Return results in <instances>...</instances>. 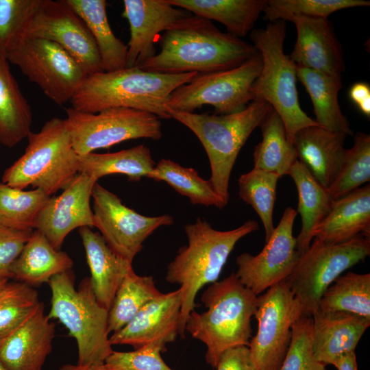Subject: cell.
Here are the masks:
<instances>
[{
	"label": "cell",
	"mask_w": 370,
	"mask_h": 370,
	"mask_svg": "<svg viewBox=\"0 0 370 370\" xmlns=\"http://www.w3.org/2000/svg\"><path fill=\"white\" fill-rule=\"evenodd\" d=\"M160 51L137 67L164 74H206L236 68L254 56L252 44L192 14L164 31Z\"/></svg>",
	"instance_id": "1"
},
{
	"label": "cell",
	"mask_w": 370,
	"mask_h": 370,
	"mask_svg": "<svg viewBox=\"0 0 370 370\" xmlns=\"http://www.w3.org/2000/svg\"><path fill=\"white\" fill-rule=\"evenodd\" d=\"M197 75L164 74L137 66L87 75L71 100V108L87 113L128 108L171 119L167 107L171 93Z\"/></svg>",
	"instance_id": "2"
},
{
	"label": "cell",
	"mask_w": 370,
	"mask_h": 370,
	"mask_svg": "<svg viewBox=\"0 0 370 370\" xmlns=\"http://www.w3.org/2000/svg\"><path fill=\"white\" fill-rule=\"evenodd\" d=\"M258 230V223L254 220L227 231L217 230L201 218L185 226L188 244L178 249L165 276L166 282L179 285L182 292L179 325L182 338L185 337L186 321L194 310L199 291L217 281L238 241Z\"/></svg>",
	"instance_id": "3"
},
{
	"label": "cell",
	"mask_w": 370,
	"mask_h": 370,
	"mask_svg": "<svg viewBox=\"0 0 370 370\" xmlns=\"http://www.w3.org/2000/svg\"><path fill=\"white\" fill-rule=\"evenodd\" d=\"M201 301L206 310H193L185 332L206 347V361L216 368L221 354L239 345L249 346L251 321L258 308V295L241 283L235 273L210 284Z\"/></svg>",
	"instance_id": "4"
},
{
	"label": "cell",
	"mask_w": 370,
	"mask_h": 370,
	"mask_svg": "<svg viewBox=\"0 0 370 370\" xmlns=\"http://www.w3.org/2000/svg\"><path fill=\"white\" fill-rule=\"evenodd\" d=\"M71 270L53 276L48 282L51 308L48 317L58 319L77 345V365L98 367L114 351L110 342L108 310L97 301L90 278L77 288Z\"/></svg>",
	"instance_id": "5"
},
{
	"label": "cell",
	"mask_w": 370,
	"mask_h": 370,
	"mask_svg": "<svg viewBox=\"0 0 370 370\" xmlns=\"http://www.w3.org/2000/svg\"><path fill=\"white\" fill-rule=\"evenodd\" d=\"M286 23L269 22L264 28L249 33L252 45L260 53L262 68L251 88L252 101L268 103L281 118L288 139L309 126H319L301 109L297 89V66L284 51ZM321 127V126H320Z\"/></svg>",
	"instance_id": "6"
},
{
	"label": "cell",
	"mask_w": 370,
	"mask_h": 370,
	"mask_svg": "<svg viewBox=\"0 0 370 370\" xmlns=\"http://www.w3.org/2000/svg\"><path fill=\"white\" fill-rule=\"evenodd\" d=\"M271 109L266 101L255 100L243 110L229 114L169 110L171 119L186 126L202 144L210 165L209 181L226 204L230 175L238 155Z\"/></svg>",
	"instance_id": "7"
},
{
	"label": "cell",
	"mask_w": 370,
	"mask_h": 370,
	"mask_svg": "<svg viewBox=\"0 0 370 370\" xmlns=\"http://www.w3.org/2000/svg\"><path fill=\"white\" fill-rule=\"evenodd\" d=\"M27 140L24 153L4 171L2 182L19 189L31 186L49 196L64 190L79 173V155L66 119H49Z\"/></svg>",
	"instance_id": "8"
},
{
	"label": "cell",
	"mask_w": 370,
	"mask_h": 370,
	"mask_svg": "<svg viewBox=\"0 0 370 370\" xmlns=\"http://www.w3.org/2000/svg\"><path fill=\"white\" fill-rule=\"evenodd\" d=\"M369 255L370 240L363 235L338 244L314 238L284 280L301 307V316L312 317L330 285Z\"/></svg>",
	"instance_id": "9"
},
{
	"label": "cell",
	"mask_w": 370,
	"mask_h": 370,
	"mask_svg": "<svg viewBox=\"0 0 370 370\" xmlns=\"http://www.w3.org/2000/svg\"><path fill=\"white\" fill-rule=\"evenodd\" d=\"M72 145L79 156L123 141L162 136L160 118L147 112L128 108H111L87 113L66 109Z\"/></svg>",
	"instance_id": "10"
},
{
	"label": "cell",
	"mask_w": 370,
	"mask_h": 370,
	"mask_svg": "<svg viewBox=\"0 0 370 370\" xmlns=\"http://www.w3.org/2000/svg\"><path fill=\"white\" fill-rule=\"evenodd\" d=\"M262 68L257 53L240 66L225 71L198 74L189 83L176 88L167 103L169 110L194 112L211 105L217 114L243 110L252 101L251 88Z\"/></svg>",
	"instance_id": "11"
},
{
	"label": "cell",
	"mask_w": 370,
	"mask_h": 370,
	"mask_svg": "<svg viewBox=\"0 0 370 370\" xmlns=\"http://www.w3.org/2000/svg\"><path fill=\"white\" fill-rule=\"evenodd\" d=\"M5 55L10 63L59 106L71 101L87 75L71 54L48 40L24 38Z\"/></svg>",
	"instance_id": "12"
},
{
	"label": "cell",
	"mask_w": 370,
	"mask_h": 370,
	"mask_svg": "<svg viewBox=\"0 0 370 370\" xmlns=\"http://www.w3.org/2000/svg\"><path fill=\"white\" fill-rule=\"evenodd\" d=\"M301 307L283 281L258 296L255 318L258 330L249 348L258 370H279L288 352L292 327Z\"/></svg>",
	"instance_id": "13"
},
{
	"label": "cell",
	"mask_w": 370,
	"mask_h": 370,
	"mask_svg": "<svg viewBox=\"0 0 370 370\" xmlns=\"http://www.w3.org/2000/svg\"><path fill=\"white\" fill-rule=\"evenodd\" d=\"M92 198L94 227L116 254L131 262L149 236L174 222L169 214L147 217L138 213L98 182L92 188Z\"/></svg>",
	"instance_id": "14"
},
{
	"label": "cell",
	"mask_w": 370,
	"mask_h": 370,
	"mask_svg": "<svg viewBox=\"0 0 370 370\" xmlns=\"http://www.w3.org/2000/svg\"><path fill=\"white\" fill-rule=\"evenodd\" d=\"M24 38H42L58 44L77 61L87 75L103 72L93 37L64 0H40Z\"/></svg>",
	"instance_id": "15"
},
{
	"label": "cell",
	"mask_w": 370,
	"mask_h": 370,
	"mask_svg": "<svg viewBox=\"0 0 370 370\" xmlns=\"http://www.w3.org/2000/svg\"><path fill=\"white\" fill-rule=\"evenodd\" d=\"M297 214L295 209L286 208L262 250L256 256L243 253L236 258L235 274L256 295L284 281L294 269L301 255L293 234Z\"/></svg>",
	"instance_id": "16"
},
{
	"label": "cell",
	"mask_w": 370,
	"mask_h": 370,
	"mask_svg": "<svg viewBox=\"0 0 370 370\" xmlns=\"http://www.w3.org/2000/svg\"><path fill=\"white\" fill-rule=\"evenodd\" d=\"M97 182L79 173L58 196H51L41 210L35 230L42 233L52 246L60 250L67 235L82 227H94L90 208L92 190Z\"/></svg>",
	"instance_id": "17"
},
{
	"label": "cell",
	"mask_w": 370,
	"mask_h": 370,
	"mask_svg": "<svg viewBox=\"0 0 370 370\" xmlns=\"http://www.w3.org/2000/svg\"><path fill=\"white\" fill-rule=\"evenodd\" d=\"M182 292L162 293L147 304L123 328L110 336L113 345H128L134 349L157 345L163 351L179 335Z\"/></svg>",
	"instance_id": "18"
},
{
	"label": "cell",
	"mask_w": 370,
	"mask_h": 370,
	"mask_svg": "<svg viewBox=\"0 0 370 370\" xmlns=\"http://www.w3.org/2000/svg\"><path fill=\"white\" fill-rule=\"evenodd\" d=\"M122 16L130 25L126 68L138 66L155 56L160 32L193 14L167 0H124Z\"/></svg>",
	"instance_id": "19"
},
{
	"label": "cell",
	"mask_w": 370,
	"mask_h": 370,
	"mask_svg": "<svg viewBox=\"0 0 370 370\" xmlns=\"http://www.w3.org/2000/svg\"><path fill=\"white\" fill-rule=\"evenodd\" d=\"M54 336L55 324L42 302L23 324L0 338V362L8 370H42Z\"/></svg>",
	"instance_id": "20"
},
{
	"label": "cell",
	"mask_w": 370,
	"mask_h": 370,
	"mask_svg": "<svg viewBox=\"0 0 370 370\" xmlns=\"http://www.w3.org/2000/svg\"><path fill=\"white\" fill-rule=\"evenodd\" d=\"M297 40L289 56L296 66L331 75L345 69L343 51L328 18L296 16Z\"/></svg>",
	"instance_id": "21"
},
{
	"label": "cell",
	"mask_w": 370,
	"mask_h": 370,
	"mask_svg": "<svg viewBox=\"0 0 370 370\" xmlns=\"http://www.w3.org/2000/svg\"><path fill=\"white\" fill-rule=\"evenodd\" d=\"M311 345L315 359L325 366L339 356L355 352L370 325V319L345 312H323L312 314Z\"/></svg>",
	"instance_id": "22"
},
{
	"label": "cell",
	"mask_w": 370,
	"mask_h": 370,
	"mask_svg": "<svg viewBox=\"0 0 370 370\" xmlns=\"http://www.w3.org/2000/svg\"><path fill=\"white\" fill-rule=\"evenodd\" d=\"M346 137L344 133L309 126L299 130L293 140L297 160L327 189L341 169Z\"/></svg>",
	"instance_id": "23"
},
{
	"label": "cell",
	"mask_w": 370,
	"mask_h": 370,
	"mask_svg": "<svg viewBox=\"0 0 370 370\" xmlns=\"http://www.w3.org/2000/svg\"><path fill=\"white\" fill-rule=\"evenodd\" d=\"M90 271V282L99 304L109 310L132 262L116 254L102 236L90 227L78 230Z\"/></svg>",
	"instance_id": "24"
},
{
	"label": "cell",
	"mask_w": 370,
	"mask_h": 370,
	"mask_svg": "<svg viewBox=\"0 0 370 370\" xmlns=\"http://www.w3.org/2000/svg\"><path fill=\"white\" fill-rule=\"evenodd\" d=\"M358 235H370V185L334 200L328 215L314 229L313 238L338 244Z\"/></svg>",
	"instance_id": "25"
},
{
	"label": "cell",
	"mask_w": 370,
	"mask_h": 370,
	"mask_svg": "<svg viewBox=\"0 0 370 370\" xmlns=\"http://www.w3.org/2000/svg\"><path fill=\"white\" fill-rule=\"evenodd\" d=\"M73 266V261L66 252L55 249L35 230L12 266V278L31 286H38Z\"/></svg>",
	"instance_id": "26"
},
{
	"label": "cell",
	"mask_w": 370,
	"mask_h": 370,
	"mask_svg": "<svg viewBox=\"0 0 370 370\" xmlns=\"http://www.w3.org/2000/svg\"><path fill=\"white\" fill-rule=\"evenodd\" d=\"M287 175L294 181L298 193L297 212L301 216V227L296 237V245L301 254L309 247L314 229L330 212L334 200L328 189L298 160Z\"/></svg>",
	"instance_id": "27"
},
{
	"label": "cell",
	"mask_w": 370,
	"mask_h": 370,
	"mask_svg": "<svg viewBox=\"0 0 370 370\" xmlns=\"http://www.w3.org/2000/svg\"><path fill=\"white\" fill-rule=\"evenodd\" d=\"M9 63L0 51V143L12 147L32 132V113Z\"/></svg>",
	"instance_id": "28"
},
{
	"label": "cell",
	"mask_w": 370,
	"mask_h": 370,
	"mask_svg": "<svg viewBox=\"0 0 370 370\" xmlns=\"http://www.w3.org/2000/svg\"><path fill=\"white\" fill-rule=\"evenodd\" d=\"M297 77L310 97L314 121L319 126L347 136L352 135L349 123L338 103V95L342 87L341 76L297 66Z\"/></svg>",
	"instance_id": "29"
},
{
	"label": "cell",
	"mask_w": 370,
	"mask_h": 370,
	"mask_svg": "<svg viewBox=\"0 0 370 370\" xmlns=\"http://www.w3.org/2000/svg\"><path fill=\"white\" fill-rule=\"evenodd\" d=\"M167 1L194 15L220 22L227 33L240 38L253 29L267 4V0Z\"/></svg>",
	"instance_id": "30"
},
{
	"label": "cell",
	"mask_w": 370,
	"mask_h": 370,
	"mask_svg": "<svg viewBox=\"0 0 370 370\" xmlns=\"http://www.w3.org/2000/svg\"><path fill=\"white\" fill-rule=\"evenodd\" d=\"M82 18L98 48L103 72L126 68L127 45L117 38L108 22L105 0H64Z\"/></svg>",
	"instance_id": "31"
},
{
	"label": "cell",
	"mask_w": 370,
	"mask_h": 370,
	"mask_svg": "<svg viewBox=\"0 0 370 370\" xmlns=\"http://www.w3.org/2000/svg\"><path fill=\"white\" fill-rule=\"evenodd\" d=\"M155 166L149 148L144 145L114 153L91 152L79 156V173L96 182L112 174L125 175L130 181H139L143 177H147Z\"/></svg>",
	"instance_id": "32"
},
{
	"label": "cell",
	"mask_w": 370,
	"mask_h": 370,
	"mask_svg": "<svg viewBox=\"0 0 370 370\" xmlns=\"http://www.w3.org/2000/svg\"><path fill=\"white\" fill-rule=\"evenodd\" d=\"M259 127L262 140L254 149V168L280 177L287 175L297 160V156L293 143L288 139L281 118L272 108Z\"/></svg>",
	"instance_id": "33"
},
{
	"label": "cell",
	"mask_w": 370,
	"mask_h": 370,
	"mask_svg": "<svg viewBox=\"0 0 370 370\" xmlns=\"http://www.w3.org/2000/svg\"><path fill=\"white\" fill-rule=\"evenodd\" d=\"M162 295L152 276L137 275L134 270L125 277L108 310V332L123 328L147 304Z\"/></svg>",
	"instance_id": "34"
},
{
	"label": "cell",
	"mask_w": 370,
	"mask_h": 370,
	"mask_svg": "<svg viewBox=\"0 0 370 370\" xmlns=\"http://www.w3.org/2000/svg\"><path fill=\"white\" fill-rule=\"evenodd\" d=\"M323 312H345L370 319V274L348 272L340 275L320 299Z\"/></svg>",
	"instance_id": "35"
},
{
	"label": "cell",
	"mask_w": 370,
	"mask_h": 370,
	"mask_svg": "<svg viewBox=\"0 0 370 370\" xmlns=\"http://www.w3.org/2000/svg\"><path fill=\"white\" fill-rule=\"evenodd\" d=\"M147 177L166 182L188 197L193 204L219 208L227 205L213 189L209 180L201 177L194 169L182 166L171 160H160Z\"/></svg>",
	"instance_id": "36"
},
{
	"label": "cell",
	"mask_w": 370,
	"mask_h": 370,
	"mask_svg": "<svg viewBox=\"0 0 370 370\" xmlns=\"http://www.w3.org/2000/svg\"><path fill=\"white\" fill-rule=\"evenodd\" d=\"M51 197L40 189L25 190L0 183V226L33 231L41 210Z\"/></svg>",
	"instance_id": "37"
},
{
	"label": "cell",
	"mask_w": 370,
	"mask_h": 370,
	"mask_svg": "<svg viewBox=\"0 0 370 370\" xmlns=\"http://www.w3.org/2000/svg\"><path fill=\"white\" fill-rule=\"evenodd\" d=\"M280 177L277 174L254 168L238 179L239 197L259 216L265 232V243L275 230L273 213L277 183Z\"/></svg>",
	"instance_id": "38"
},
{
	"label": "cell",
	"mask_w": 370,
	"mask_h": 370,
	"mask_svg": "<svg viewBox=\"0 0 370 370\" xmlns=\"http://www.w3.org/2000/svg\"><path fill=\"white\" fill-rule=\"evenodd\" d=\"M369 180L370 136L358 132L354 136L352 147L346 149L338 173L328 191L334 201Z\"/></svg>",
	"instance_id": "39"
},
{
	"label": "cell",
	"mask_w": 370,
	"mask_h": 370,
	"mask_svg": "<svg viewBox=\"0 0 370 370\" xmlns=\"http://www.w3.org/2000/svg\"><path fill=\"white\" fill-rule=\"evenodd\" d=\"M41 303L33 286L8 281L0 291V338L23 324Z\"/></svg>",
	"instance_id": "40"
},
{
	"label": "cell",
	"mask_w": 370,
	"mask_h": 370,
	"mask_svg": "<svg viewBox=\"0 0 370 370\" xmlns=\"http://www.w3.org/2000/svg\"><path fill=\"white\" fill-rule=\"evenodd\" d=\"M369 5L365 0H267L263 12L269 22H285L296 16L328 18L340 10Z\"/></svg>",
	"instance_id": "41"
},
{
	"label": "cell",
	"mask_w": 370,
	"mask_h": 370,
	"mask_svg": "<svg viewBox=\"0 0 370 370\" xmlns=\"http://www.w3.org/2000/svg\"><path fill=\"white\" fill-rule=\"evenodd\" d=\"M40 0H0V51L6 54L23 38Z\"/></svg>",
	"instance_id": "42"
},
{
	"label": "cell",
	"mask_w": 370,
	"mask_h": 370,
	"mask_svg": "<svg viewBox=\"0 0 370 370\" xmlns=\"http://www.w3.org/2000/svg\"><path fill=\"white\" fill-rule=\"evenodd\" d=\"M312 317L301 316L293 325L291 342L279 370H325L311 345Z\"/></svg>",
	"instance_id": "43"
},
{
	"label": "cell",
	"mask_w": 370,
	"mask_h": 370,
	"mask_svg": "<svg viewBox=\"0 0 370 370\" xmlns=\"http://www.w3.org/2000/svg\"><path fill=\"white\" fill-rule=\"evenodd\" d=\"M163 350L147 345L131 352L113 351L100 367L103 370H173L162 360Z\"/></svg>",
	"instance_id": "44"
},
{
	"label": "cell",
	"mask_w": 370,
	"mask_h": 370,
	"mask_svg": "<svg viewBox=\"0 0 370 370\" xmlns=\"http://www.w3.org/2000/svg\"><path fill=\"white\" fill-rule=\"evenodd\" d=\"M33 231L14 230L0 226V278H12V266Z\"/></svg>",
	"instance_id": "45"
},
{
	"label": "cell",
	"mask_w": 370,
	"mask_h": 370,
	"mask_svg": "<svg viewBox=\"0 0 370 370\" xmlns=\"http://www.w3.org/2000/svg\"><path fill=\"white\" fill-rule=\"evenodd\" d=\"M217 370H258L248 346L239 345L225 350L221 356Z\"/></svg>",
	"instance_id": "46"
},
{
	"label": "cell",
	"mask_w": 370,
	"mask_h": 370,
	"mask_svg": "<svg viewBox=\"0 0 370 370\" xmlns=\"http://www.w3.org/2000/svg\"><path fill=\"white\" fill-rule=\"evenodd\" d=\"M349 97L360 111L370 117V87L365 82L354 84L349 90Z\"/></svg>",
	"instance_id": "47"
},
{
	"label": "cell",
	"mask_w": 370,
	"mask_h": 370,
	"mask_svg": "<svg viewBox=\"0 0 370 370\" xmlns=\"http://www.w3.org/2000/svg\"><path fill=\"white\" fill-rule=\"evenodd\" d=\"M338 370H358L355 352L343 354L332 363Z\"/></svg>",
	"instance_id": "48"
},
{
	"label": "cell",
	"mask_w": 370,
	"mask_h": 370,
	"mask_svg": "<svg viewBox=\"0 0 370 370\" xmlns=\"http://www.w3.org/2000/svg\"><path fill=\"white\" fill-rule=\"evenodd\" d=\"M59 370H103L100 367H83L78 365L66 364L60 367Z\"/></svg>",
	"instance_id": "49"
},
{
	"label": "cell",
	"mask_w": 370,
	"mask_h": 370,
	"mask_svg": "<svg viewBox=\"0 0 370 370\" xmlns=\"http://www.w3.org/2000/svg\"><path fill=\"white\" fill-rule=\"evenodd\" d=\"M8 281V279L0 278V291Z\"/></svg>",
	"instance_id": "50"
},
{
	"label": "cell",
	"mask_w": 370,
	"mask_h": 370,
	"mask_svg": "<svg viewBox=\"0 0 370 370\" xmlns=\"http://www.w3.org/2000/svg\"><path fill=\"white\" fill-rule=\"evenodd\" d=\"M0 370H8V369L0 362Z\"/></svg>",
	"instance_id": "51"
}]
</instances>
